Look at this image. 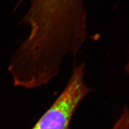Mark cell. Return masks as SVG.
I'll return each instance as SVG.
<instances>
[{
    "mask_svg": "<svg viewBox=\"0 0 129 129\" xmlns=\"http://www.w3.org/2000/svg\"><path fill=\"white\" fill-rule=\"evenodd\" d=\"M85 64L76 66L66 87L31 129H72L71 123L84 98L91 91L84 80Z\"/></svg>",
    "mask_w": 129,
    "mask_h": 129,
    "instance_id": "obj_1",
    "label": "cell"
},
{
    "mask_svg": "<svg viewBox=\"0 0 129 129\" xmlns=\"http://www.w3.org/2000/svg\"><path fill=\"white\" fill-rule=\"evenodd\" d=\"M129 112L127 107L123 108L122 114L111 129H129Z\"/></svg>",
    "mask_w": 129,
    "mask_h": 129,
    "instance_id": "obj_2",
    "label": "cell"
}]
</instances>
